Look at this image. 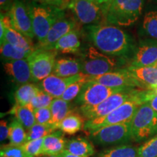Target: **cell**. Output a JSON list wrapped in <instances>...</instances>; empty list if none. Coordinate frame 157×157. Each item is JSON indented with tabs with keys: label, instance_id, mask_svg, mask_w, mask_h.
<instances>
[{
	"label": "cell",
	"instance_id": "obj_1",
	"mask_svg": "<svg viewBox=\"0 0 157 157\" xmlns=\"http://www.w3.org/2000/svg\"><path fill=\"white\" fill-rule=\"evenodd\" d=\"M89 39L98 50L110 56H126L133 48L130 36L117 25L93 24L87 28Z\"/></svg>",
	"mask_w": 157,
	"mask_h": 157
},
{
	"label": "cell",
	"instance_id": "obj_2",
	"mask_svg": "<svg viewBox=\"0 0 157 157\" xmlns=\"http://www.w3.org/2000/svg\"><path fill=\"white\" fill-rule=\"evenodd\" d=\"M146 93L147 90H143L138 96L127 101L108 115L87 120L84 123L83 130L89 134L90 132L110 125L129 122L140 105L146 103Z\"/></svg>",
	"mask_w": 157,
	"mask_h": 157
},
{
	"label": "cell",
	"instance_id": "obj_3",
	"mask_svg": "<svg viewBox=\"0 0 157 157\" xmlns=\"http://www.w3.org/2000/svg\"><path fill=\"white\" fill-rule=\"evenodd\" d=\"M145 0H112L102 6L103 16L108 24L129 26L140 17Z\"/></svg>",
	"mask_w": 157,
	"mask_h": 157
},
{
	"label": "cell",
	"instance_id": "obj_4",
	"mask_svg": "<svg viewBox=\"0 0 157 157\" xmlns=\"http://www.w3.org/2000/svg\"><path fill=\"white\" fill-rule=\"evenodd\" d=\"M26 6L31 18L33 30L39 43L44 40L52 25L65 16L63 10L60 7L37 5L34 2L29 3Z\"/></svg>",
	"mask_w": 157,
	"mask_h": 157
},
{
	"label": "cell",
	"instance_id": "obj_5",
	"mask_svg": "<svg viewBox=\"0 0 157 157\" xmlns=\"http://www.w3.org/2000/svg\"><path fill=\"white\" fill-rule=\"evenodd\" d=\"M93 144L100 147H113L132 142L131 121L110 125L87 134Z\"/></svg>",
	"mask_w": 157,
	"mask_h": 157
},
{
	"label": "cell",
	"instance_id": "obj_6",
	"mask_svg": "<svg viewBox=\"0 0 157 157\" xmlns=\"http://www.w3.org/2000/svg\"><path fill=\"white\" fill-rule=\"evenodd\" d=\"M133 142H146L157 135V113L147 103L140 105L131 120Z\"/></svg>",
	"mask_w": 157,
	"mask_h": 157
},
{
	"label": "cell",
	"instance_id": "obj_7",
	"mask_svg": "<svg viewBox=\"0 0 157 157\" xmlns=\"http://www.w3.org/2000/svg\"><path fill=\"white\" fill-rule=\"evenodd\" d=\"M143 90L129 89L115 93L101 103L93 107L79 108L80 112L84 119L91 120L108 115L121 106L127 101L140 95Z\"/></svg>",
	"mask_w": 157,
	"mask_h": 157
},
{
	"label": "cell",
	"instance_id": "obj_8",
	"mask_svg": "<svg viewBox=\"0 0 157 157\" xmlns=\"http://www.w3.org/2000/svg\"><path fill=\"white\" fill-rule=\"evenodd\" d=\"M82 73L90 76L103 75L115 71L117 62L112 56L104 54L94 47H90L81 61Z\"/></svg>",
	"mask_w": 157,
	"mask_h": 157
},
{
	"label": "cell",
	"instance_id": "obj_9",
	"mask_svg": "<svg viewBox=\"0 0 157 157\" xmlns=\"http://www.w3.org/2000/svg\"><path fill=\"white\" fill-rule=\"evenodd\" d=\"M57 51L38 48L27 58L30 67L32 81L42 82L53 72Z\"/></svg>",
	"mask_w": 157,
	"mask_h": 157
},
{
	"label": "cell",
	"instance_id": "obj_10",
	"mask_svg": "<svg viewBox=\"0 0 157 157\" xmlns=\"http://www.w3.org/2000/svg\"><path fill=\"white\" fill-rule=\"evenodd\" d=\"M129 89L113 88L93 81H87L82 87L76 103L79 108L93 107L101 103L113 94Z\"/></svg>",
	"mask_w": 157,
	"mask_h": 157
},
{
	"label": "cell",
	"instance_id": "obj_11",
	"mask_svg": "<svg viewBox=\"0 0 157 157\" xmlns=\"http://www.w3.org/2000/svg\"><path fill=\"white\" fill-rule=\"evenodd\" d=\"M88 81L96 82L107 87L113 88H121V89L140 88L143 90L140 84L129 73L127 68L113 71L101 76H90Z\"/></svg>",
	"mask_w": 157,
	"mask_h": 157
},
{
	"label": "cell",
	"instance_id": "obj_12",
	"mask_svg": "<svg viewBox=\"0 0 157 157\" xmlns=\"http://www.w3.org/2000/svg\"><path fill=\"white\" fill-rule=\"evenodd\" d=\"M67 7L82 24H96L103 16L102 6L89 0H70Z\"/></svg>",
	"mask_w": 157,
	"mask_h": 157
},
{
	"label": "cell",
	"instance_id": "obj_13",
	"mask_svg": "<svg viewBox=\"0 0 157 157\" xmlns=\"http://www.w3.org/2000/svg\"><path fill=\"white\" fill-rule=\"evenodd\" d=\"M8 15L13 29L29 39L34 38L35 34L31 16L27 6L21 0H15Z\"/></svg>",
	"mask_w": 157,
	"mask_h": 157
},
{
	"label": "cell",
	"instance_id": "obj_14",
	"mask_svg": "<svg viewBox=\"0 0 157 157\" xmlns=\"http://www.w3.org/2000/svg\"><path fill=\"white\" fill-rule=\"evenodd\" d=\"M157 63V40L141 41L135 50L130 66L135 67L154 66Z\"/></svg>",
	"mask_w": 157,
	"mask_h": 157
},
{
	"label": "cell",
	"instance_id": "obj_15",
	"mask_svg": "<svg viewBox=\"0 0 157 157\" xmlns=\"http://www.w3.org/2000/svg\"><path fill=\"white\" fill-rule=\"evenodd\" d=\"M87 76V74L80 73L71 77L62 78L52 74L40 82L39 87L53 98H60L68 86Z\"/></svg>",
	"mask_w": 157,
	"mask_h": 157
},
{
	"label": "cell",
	"instance_id": "obj_16",
	"mask_svg": "<svg viewBox=\"0 0 157 157\" xmlns=\"http://www.w3.org/2000/svg\"><path fill=\"white\" fill-rule=\"evenodd\" d=\"M76 29L75 21L63 16L52 25L44 40L39 43L38 48L50 50L59 39Z\"/></svg>",
	"mask_w": 157,
	"mask_h": 157
},
{
	"label": "cell",
	"instance_id": "obj_17",
	"mask_svg": "<svg viewBox=\"0 0 157 157\" xmlns=\"http://www.w3.org/2000/svg\"><path fill=\"white\" fill-rule=\"evenodd\" d=\"M4 70L7 75L20 84L30 83L32 81L31 73L27 59L8 60L4 63Z\"/></svg>",
	"mask_w": 157,
	"mask_h": 157
},
{
	"label": "cell",
	"instance_id": "obj_18",
	"mask_svg": "<svg viewBox=\"0 0 157 157\" xmlns=\"http://www.w3.org/2000/svg\"><path fill=\"white\" fill-rule=\"evenodd\" d=\"M1 18L3 20V22L5 25V33L2 41L5 40L16 48L29 52H34L36 50L31 41V39L28 38L12 27L10 18L8 14L5 15L1 13Z\"/></svg>",
	"mask_w": 157,
	"mask_h": 157
},
{
	"label": "cell",
	"instance_id": "obj_19",
	"mask_svg": "<svg viewBox=\"0 0 157 157\" xmlns=\"http://www.w3.org/2000/svg\"><path fill=\"white\" fill-rule=\"evenodd\" d=\"M127 70L138 82L143 90L157 89V68L156 67H135L129 65Z\"/></svg>",
	"mask_w": 157,
	"mask_h": 157
},
{
	"label": "cell",
	"instance_id": "obj_20",
	"mask_svg": "<svg viewBox=\"0 0 157 157\" xmlns=\"http://www.w3.org/2000/svg\"><path fill=\"white\" fill-rule=\"evenodd\" d=\"M66 142L62 131H55L44 138L41 156H57L65 150Z\"/></svg>",
	"mask_w": 157,
	"mask_h": 157
},
{
	"label": "cell",
	"instance_id": "obj_21",
	"mask_svg": "<svg viewBox=\"0 0 157 157\" xmlns=\"http://www.w3.org/2000/svg\"><path fill=\"white\" fill-rule=\"evenodd\" d=\"M78 29H74L59 39L50 50H54L57 52L59 51L65 54L76 53L79 51L81 47Z\"/></svg>",
	"mask_w": 157,
	"mask_h": 157
},
{
	"label": "cell",
	"instance_id": "obj_22",
	"mask_svg": "<svg viewBox=\"0 0 157 157\" xmlns=\"http://www.w3.org/2000/svg\"><path fill=\"white\" fill-rule=\"evenodd\" d=\"M82 73L81 61L74 58L57 60L52 74L59 77L67 78Z\"/></svg>",
	"mask_w": 157,
	"mask_h": 157
},
{
	"label": "cell",
	"instance_id": "obj_23",
	"mask_svg": "<svg viewBox=\"0 0 157 157\" xmlns=\"http://www.w3.org/2000/svg\"><path fill=\"white\" fill-rule=\"evenodd\" d=\"M65 150L79 156L90 157L95 154V148L91 140L81 137L67 140Z\"/></svg>",
	"mask_w": 157,
	"mask_h": 157
},
{
	"label": "cell",
	"instance_id": "obj_24",
	"mask_svg": "<svg viewBox=\"0 0 157 157\" xmlns=\"http://www.w3.org/2000/svg\"><path fill=\"white\" fill-rule=\"evenodd\" d=\"M50 108L52 113L50 124L56 129H58L59 124L72 112L71 110L70 102L64 101L62 98H54Z\"/></svg>",
	"mask_w": 157,
	"mask_h": 157
},
{
	"label": "cell",
	"instance_id": "obj_25",
	"mask_svg": "<svg viewBox=\"0 0 157 157\" xmlns=\"http://www.w3.org/2000/svg\"><path fill=\"white\" fill-rule=\"evenodd\" d=\"M10 113L14 115L15 119H17L27 130L31 129L36 124L34 111L29 105L22 106L15 104Z\"/></svg>",
	"mask_w": 157,
	"mask_h": 157
},
{
	"label": "cell",
	"instance_id": "obj_26",
	"mask_svg": "<svg viewBox=\"0 0 157 157\" xmlns=\"http://www.w3.org/2000/svg\"><path fill=\"white\" fill-rule=\"evenodd\" d=\"M84 119L82 115L72 111L58 124V129L68 135H74L83 129Z\"/></svg>",
	"mask_w": 157,
	"mask_h": 157
},
{
	"label": "cell",
	"instance_id": "obj_27",
	"mask_svg": "<svg viewBox=\"0 0 157 157\" xmlns=\"http://www.w3.org/2000/svg\"><path fill=\"white\" fill-rule=\"evenodd\" d=\"M98 157H139V146L126 144L110 147L100 153Z\"/></svg>",
	"mask_w": 157,
	"mask_h": 157
},
{
	"label": "cell",
	"instance_id": "obj_28",
	"mask_svg": "<svg viewBox=\"0 0 157 157\" xmlns=\"http://www.w3.org/2000/svg\"><path fill=\"white\" fill-rule=\"evenodd\" d=\"M42 89L40 87L32 83L22 84L17 88L15 93V104L22 106L29 105L31 100Z\"/></svg>",
	"mask_w": 157,
	"mask_h": 157
},
{
	"label": "cell",
	"instance_id": "obj_29",
	"mask_svg": "<svg viewBox=\"0 0 157 157\" xmlns=\"http://www.w3.org/2000/svg\"><path fill=\"white\" fill-rule=\"evenodd\" d=\"M0 52L2 57L7 61L27 59L33 52L16 48L5 40L1 42Z\"/></svg>",
	"mask_w": 157,
	"mask_h": 157
},
{
	"label": "cell",
	"instance_id": "obj_30",
	"mask_svg": "<svg viewBox=\"0 0 157 157\" xmlns=\"http://www.w3.org/2000/svg\"><path fill=\"white\" fill-rule=\"evenodd\" d=\"M10 144L21 146L27 142V132L24 127L17 119H13L9 124Z\"/></svg>",
	"mask_w": 157,
	"mask_h": 157
},
{
	"label": "cell",
	"instance_id": "obj_31",
	"mask_svg": "<svg viewBox=\"0 0 157 157\" xmlns=\"http://www.w3.org/2000/svg\"><path fill=\"white\" fill-rule=\"evenodd\" d=\"M141 27L143 34L157 40V10L147 12L143 17Z\"/></svg>",
	"mask_w": 157,
	"mask_h": 157
},
{
	"label": "cell",
	"instance_id": "obj_32",
	"mask_svg": "<svg viewBox=\"0 0 157 157\" xmlns=\"http://www.w3.org/2000/svg\"><path fill=\"white\" fill-rule=\"evenodd\" d=\"M56 130L52 124H40L36 123L27 131V141L44 138Z\"/></svg>",
	"mask_w": 157,
	"mask_h": 157
},
{
	"label": "cell",
	"instance_id": "obj_33",
	"mask_svg": "<svg viewBox=\"0 0 157 157\" xmlns=\"http://www.w3.org/2000/svg\"><path fill=\"white\" fill-rule=\"evenodd\" d=\"M89 77L90 76L87 75L86 77L82 78V79L78 80V81L74 82V83L68 86L60 98H62L63 100L67 102H71L73 100L76 99L78 97V95H79L80 92L82 91V89L84 84L88 81Z\"/></svg>",
	"mask_w": 157,
	"mask_h": 157
},
{
	"label": "cell",
	"instance_id": "obj_34",
	"mask_svg": "<svg viewBox=\"0 0 157 157\" xmlns=\"http://www.w3.org/2000/svg\"><path fill=\"white\" fill-rule=\"evenodd\" d=\"M54 98L44 90H41L31 100V103L28 105L33 110L50 108Z\"/></svg>",
	"mask_w": 157,
	"mask_h": 157
},
{
	"label": "cell",
	"instance_id": "obj_35",
	"mask_svg": "<svg viewBox=\"0 0 157 157\" xmlns=\"http://www.w3.org/2000/svg\"><path fill=\"white\" fill-rule=\"evenodd\" d=\"M44 138L27 141L23 146H21L27 157H37L41 156Z\"/></svg>",
	"mask_w": 157,
	"mask_h": 157
},
{
	"label": "cell",
	"instance_id": "obj_36",
	"mask_svg": "<svg viewBox=\"0 0 157 157\" xmlns=\"http://www.w3.org/2000/svg\"><path fill=\"white\" fill-rule=\"evenodd\" d=\"M139 157H157V135L139 146Z\"/></svg>",
	"mask_w": 157,
	"mask_h": 157
},
{
	"label": "cell",
	"instance_id": "obj_37",
	"mask_svg": "<svg viewBox=\"0 0 157 157\" xmlns=\"http://www.w3.org/2000/svg\"><path fill=\"white\" fill-rule=\"evenodd\" d=\"M1 157H27L22 147L9 144L1 147Z\"/></svg>",
	"mask_w": 157,
	"mask_h": 157
},
{
	"label": "cell",
	"instance_id": "obj_38",
	"mask_svg": "<svg viewBox=\"0 0 157 157\" xmlns=\"http://www.w3.org/2000/svg\"><path fill=\"white\" fill-rule=\"evenodd\" d=\"M36 123L40 124H50L52 113L50 108H44L34 110Z\"/></svg>",
	"mask_w": 157,
	"mask_h": 157
},
{
	"label": "cell",
	"instance_id": "obj_39",
	"mask_svg": "<svg viewBox=\"0 0 157 157\" xmlns=\"http://www.w3.org/2000/svg\"><path fill=\"white\" fill-rule=\"evenodd\" d=\"M146 103L157 113V89L147 91Z\"/></svg>",
	"mask_w": 157,
	"mask_h": 157
},
{
	"label": "cell",
	"instance_id": "obj_40",
	"mask_svg": "<svg viewBox=\"0 0 157 157\" xmlns=\"http://www.w3.org/2000/svg\"><path fill=\"white\" fill-rule=\"evenodd\" d=\"M9 131V125L7 121L1 120V122H0V140H1V143L8 138Z\"/></svg>",
	"mask_w": 157,
	"mask_h": 157
},
{
	"label": "cell",
	"instance_id": "obj_41",
	"mask_svg": "<svg viewBox=\"0 0 157 157\" xmlns=\"http://www.w3.org/2000/svg\"><path fill=\"white\" fill-rule=\"evenodd\" d=\"M31 1L39 2L42 5L54 6V7H60V8H62V7H63L66 4L64 0H31Z\"/></svg>",
	"mask_w": 157,
	"mask_h": 157
},
{
	"label": "cell",
	"instance_id": "obj_42",
	"mask_svg": "<svg viewBox=\"0 0 157 157\" xmlns=\"http://www.w3.org/2000/svg\"><path fill=\"white\" fill-rule=\"evenodd\" d=\"M15 0H0V8L1 13L8 14L13 7Z\"/></svg>",
	"mask_w": 157,
	"mask_h": 157
},
{
	"label": "cell",
	"instance_id": "obj_43",
	"mask_svg": "<svg viewBox=\"0 0 157 157\" xmlns=\"http://www.w3.org/2000/svg\"><path fill=\"white\" fill-rule=\"evenodd\" d=\"M5 33V25L3 22V20L1 18L0 20V42L3 40L4 36Z\"/></svg>",
	"mask_w": 157,
	"mask_h": 157
},
{
	"label": "cell",
	"instance_id": "obj_44",
	"mask_svg": "<svg viewBox=\"0 0 157 157\" xmlns=\"http://www.w3.org/2000/svg\"><path fill=\"white\" fill-rule=\"evenodd\" d=\"M58 157H84V156H76V155L72 154L71 153L68 152L67 151L64 150L63 151H62L61 153L57 155Z\"/></svg>",
	"mask_w": 157,
	"mask_h": 157
},
{
	"label": "cell",
	"instance_id": "obj_45",
	"mask_svg": "<svg viewBox=\"0 0 157 157\" xmlns=\"http://www.w3.org/2000/svg\"><path fill=\"white\" fill-rule=\"evenodd\" d=\"M112 0H97V4L99 5H106L108 4H109Z\"/></svg>",
	"mask_w": 157,
	"mask_h": 157
},
{
	"label": "cell",
	"instance_id": "obj_46",
	"mask_svg": "<svg viewBox=\"0 0 157 157\" xmlns=\"http://www.w3.org/2000/svg\"><path fill=\"white\" fill-rule=\"evenodd\" d=\"M39 157H58L57 156H51V155H48V156H41Z\"/></svg>",
	"mask_w": 157,
	"mask_h": 157
},
{
	"label": "cell",
	"instance_id": "obj_47",
	"mask_svg": "<svg viewBox=\"0 0 157 157\" xmlns=\"http://www.w3.org/2000/svg\"><path fill=\"white\" fill-rule=\"evenodd\" d=\"M90 2H96L97 3V0H89Z\"/></svg>",
	"mask_w": 157,
	"mask_h": 157
},
{
	"label": "cell",
	"instance_id": "obj_48",
	"mask_svg": "<svg viewBox=\"0 0 157 157\" xmlns=\"http://www.w3.org/2000/svg\"><path fill=\"white\" fill-rule=\"evenodd\" d=\"M64 1H65V2H66V3H68V2H69V1H70V0H64Z\"/></svg>",
	"mask_w": 157,
	"mask_h": 157
},
{
	"label": "cell",
	"instance_id": "obj_49",
	"mask_svg": "<svg viewBox=\"0 0 157 157\" xmlns=\"http://www.w3.org/2000/svg\"><path fill=\"white\" fill-rule=\"evenodd\" d=\"M154 67H156L157 68V63H156V65H155V66H154Z\"/></svg>",
	"mask_w": 157,
	"mask_h": 157
}]
</instances>
